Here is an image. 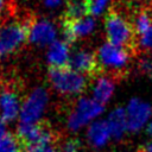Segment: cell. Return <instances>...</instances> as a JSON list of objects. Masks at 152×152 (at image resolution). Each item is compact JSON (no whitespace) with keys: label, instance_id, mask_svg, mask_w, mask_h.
I'll list each match as a JSON object with an SVG mask.
<instances>
[{"label":"cell","instance_id":"603a6c76","mask_svg":"<svg viewBox=\"0 0 152 152\" xmlns=\"http://www.w3.org/2000/svg\"><path fill=\"white\" fill-rule=\"evenodd\" d=\"M139 44L144 49H152V27L140 37Z\"/></svg>","mask_w":152,"mask_h":152},{"label":"cell","instance_id":"9a60e30c","mask_svg":"<svg viewBox=\"0 0 152 152\" xmlns=\"http://www.w3.org/2000/svg\"><path fill=\"white\" fill-rule=\"evenodd\" d=\"M112 138L113 139H121L125 133L128 131V125H127V115H126V109L119 107L112 110L106 120Z\"/></svg>","mask_w":152,"mask_h":152},{"label":"cell","instance_id":"ba28073f","mask_svg":"<svg viewBox=\"0 0 152 152\" xmlns=\"http://www.w3.org/2000/svg\"><path fill=\"white\" fill-rule=\"evenodd\" d=\"M126 115L128 131L139 132L150 124L148 121L152 116V107L150 103L140 99H132L126 108Z\"/></svg>","mask_w":152,"mask_h":152},{"label":"cell","instance_id":"7402d4cb","mask_svg":"<svg viewBox=\"0 0 152 152\" xmlns=\"http://www.w3.org/2000/svg\"><path fill=\"white\" fill-rule=\"evenodd\" d=\"M58 152H80V142L75 139H68L61 145Z\"/></svg>","mask_w":152,"mask_h":152},{"label":"cell","instance_id":"e0dca14e","mask_svg":"<svg viewBox=\"0 0 152 152\" xmlns=\"http://www.w3.org/2000/svg\"><path fill=\"white\" fill-rule=\"evenodd\" d=\"M133 26L137 34L142 36L144 33H146L152 27V10L151 8L140 10L139 13L135 15Z\"/></svg>","mask_w":152,"mask_h":152},{"label":"cell","instance_id":"7a4b0ae2","mask_svg":"<svg viewBox=\"0 0 152 152\" xmlns=\"http://www.w3.org/2000/svg\"><path fill=\"white\" fill-rule=\"evenodd\" d=\"M34 18L26 17L23 20H6L0 26V58L13 53L28 38L30 25Z\"/></svg>","mask_w":152,"mask_h":152},{"label":"cell","instance_id":"484cf974","mask_svg":"<svg viewBox=\"0 0 152 152\" xmlns=\"http://www.w3.org/2000/svg\"><path fill=\"white\" fill-rule=\"evenodd\" d=\"M44 2H45V5H46L48 7L55 8V7H57V6H59V5L62 4V0H45Z\"/></svg>","mask_w":152,"mask_h":152},{"label":"cell","instance_id":"5b68a950","mask_svg":"<svg viewBox=\"0 0 152 152\" xmlns=\"http://www.w3.org/2000/svg\"><path fill=\"white\" fill-rule=\"evenodd\" d=\"M17 137L28 152L31 150L49 146L55 140V133L44 124H19Z\"/></svg>","mask_w":152,"mask_h":152},{"label":"cell","instance_id":"2e32d148","mask_svg":"<svg viewBox=\"0 0 152 152\" xmlns=\"http://www.w3.org/2000/svg\"><path fill=\"white\" fill-rule=\"evenodd\" d=\"M114 81L110 76L100 75L93 87V99L101 104L107 103L114 93Z\"/></svg>","mask_w":152,"mask_h":152},{"label":"cell","instance_id":"ac0fdd59","mask_svg":"<svg viewBox=\"0 0 152 152\" xmlns=\"http://www.w3.org/2000/svg\"><path fill=\"white\" fill-rule=\"evenodd\" d=\"M87 14V10L83 0H66V8L63 14V19H81Z\"/></svg>","mask_w":152,"mask_h":152},{"label":"cell","instance_id":"cb8c5ba5","mask_svg":"<svg viewBox=\"0 0 152 152\" xmlns=\"http://www.w3.org/2000/svg\"><path fill=\"white\" fill-rule=\"evenodd\" d=\"M28 152H57V151L51 145H49V146H43V147H38V148L31 150Z\"/></svg>","mask_w":152,"mask_h":152},{"label":"cell","instance_id":"7c38bea8","mask_svg":"<svg viewBox=\"0 0 152 152\" xmlns=\"http://www.w3.org/2000/svg\"><path fill=\"white\" fill-rule=\"evenodd\" d=\"M86 138L90 147L94 150H101L108 145L112 139V134L104 120H96L88 126Z\"/></svg>","mask_w":152,"mask_h":152},{"label":"cell","instance_id":"9c48e42d","mask_svg":"<svg viewBox=\"0 0 152 152\" xmlns=\"http://www.w3.org/2000/svg\"><path fill=\"white\" fill-rule=\"evenodd\" d=\"M68 66L80 74H87L88 76H100L102 74L95 53L84 49H78L70 55Z\"/></svg>","mask_w":152,"mask_h":152},{"label":"cell","instance_id":"4fadbf2b","mask_svg":"<svg viewBox=\"0 0 152 152\" xmlns=\"http://www.w3.org/2000/svg\"><path fill=\"white\" fill-rule=\"evenodd\" d=\"M21 103L18 93L12 89H6L0 95V118L5 121H13L20 115Z\"/></svg>","mask_w":152,"mask_h":152},{"label":"cell","instance_id":"5bb4252c","mask_svg":"<svg viewBox=\"0 0 152 152\" xmlns=\"http://www.w3.org/2000/svg\"><path fill=\"white\" fill-rule=\"evenodd\" d=\"M46 57H48V62L50 64V68L68 66L69 58H70L68 43L62 42V40H55L49 46Z\"/></svg>","mask_w":152,"mask_h":152},{"label":"cell","instance_id":"f1b7e54d","mask_svg":"<svg viewBox=\"0 0 152 152\" xmlns=\"http://www.w3.org/2000/svg\"><path fill=\"white\" fill-rule=\"evenodd\" d=\"M5 5H6V0H0V15H1V12L4 11Z\"/></svg>","mask_w":152,"mask_h":152},{"label":"cell","instance_id":"30bf717a","mask_svg":"<svg viewBox=\"0 0 152 152\" xmlns=\"http://www.w3.org/2000/svg\"><path fill=\"white\" fill-rule=\"evenodd\" d=\"M56 38V27L48 19H33L30 30H28V39L31 43L45 46L51 45Z\"/></svg>","mask_w":152,"mask_h":152},{"label":"cell","instance_id":"d4e9b609","mask_svg":"<svg viewBox=\"0 0 152 152\" xmlns=\"http://www.w3.org/2000/svg\"><path fill=\"white\" fill-rule=\"evenodd\" d=\"M7 127H6V122L0 118V139L4 138L5 135H7Z\"/></svg>","mask_w":152,"mask_h":152},{"label":"cell","instance_id":"ffe728a7","mask_svg":"<svg viewBox=\"0 0 152 152\" xmlns=\"http://www.w3.org/2000/svg\"><path fill=\"white\" fill-rule=\"evenodd\" d=\"M110 0H83L87 14L89 15H99L101 14L104 8L107 7L108 2Z\"/></svg>","mask_w":152,"mask_h":152},{"label":"cell","instance_id":"277c9868","mask_svg":"<svg viewBox=\"0 0 152 152\" xmlns=\"http://www.w3.org/2000/svg\"><path fill=\"white\" fill-rule=\"evenodd\" d=\"M103 104L99 103L94 99L90 97H81L75 103L74 109L70 112L66 119V127L68 129L76 132L81 128L89 126L103 112Z\"/></svg>","mask_w":152,"mask_h":152},{"label":"cell","instance_id":"83f0119b","mask_svg":"<svg viewBox=\"0 0 152 152\" xmlns=\"http://www.w3.org/2000/svg\"><path fill=\"white\" fill-rule=\"evenodd\" d=\"M146 132H147V134L152 138V122H150V124L146 126Z\"/></svg>","mask_w":152,"mask_h":152},{"label":"cell","instance_id":"4316f807","mask_svg":"<svg viewBox=\"0 0 152 152\" xmlns=\"http://www.w3.org/2000/svg\"><path fill=\"white\" fill-rule=\"evenodd\" d=\"M144 152H152V140H150V141L144 146Z\"/></svg>","mask_w":152,"mask_h":152},{"label":"cell","instance_id":"8fae6325","mask_svg":"<svg viewBox=\"0 0 152 152\" xmlns=\"http://www.w3.org/2000/svg\"><path fill=\"white\" fill-rule=\"evenodd\" d=\"M62 23L66 43H72L81 37L88 36L95 27V21L89 17L72 20L62 19Z\"/></svg>","mask_w":152,"mask_h":152},{"label":"cell","instance_id":"8992f818","mask_svg":"<svg viewBox=\"0 0 152 152\" xmlns=\"http://www.w3.org/2000/svg\"><path fill=\"white\" fill-rule=\"evenodd\" d=\"M49 103V94L43 87L33 89L25 99L20 110L21 124H39Z\"/></svg>","mask_w":152,"mask_h":152},{"label":"cell","instance_id":"6da1fadb","mask_svg":"<svg viewBox=\"0 0 152 152\" xmlns=\"http://www.w3.org/2000/svg\"><path fill=\"white\" fill-rule=\"evenodd\" d=\"M104 30L110 44L133 53L138 48L137 32L133 23L128 21L116 11H109L104 19Z\"/></svg>","mask_w":152,"mask_h":152},{"label":"cell","instance_id":"3957f363","mask_svg":"<svg viewBox=\"0 0 152 152\" xmlns=\"http://www.w3.org/2000/svg\"><path fill=\"white\" fill-rule=\"evenodd\" d=\"M49 78L52 87L62 95H77L87 87L86 77L69 66L50 68Z\"/></svg>","mask_w":152,"mask_h":152},{"label":"cell","instance_id":"52a82bcc","mask_svg":"<svg viewBox=\"0 0 152 152\" xmlns=\"http://www.w3.org/2000/svg\"><path fill=\"white\" fill-rule=\"evenodd\" d=\"M131 55L132 53L122 48L106 43L97 51V61L100 63L101 70L104 68L115 72H120L127 66Z\"/></svg>","mask_w":152,"mask_h":152},{"label":"cell","instance_id":"44dd1931","mask_svg":"<svg viewBox=\"0 0 152 152\" xmlns=\"http://www.w3.org/2000/svg\"><path fill=\"white\" fill-rule=\"evenodd\" d=\"M138 68L144 75L152 78V55L141 56L138 62Z\"/></svg>","mask_w":152,"mask_h":152},{"label":"cell","instance_id":"d6986e66","mask_svg":"<svg viewBox=\"0 0 152 152\" xmlns=\"http://www.w3.org/2000/svg\"><path fill=\"white\" fill-rule=\"evenodd\" d=\"M24 145L17 135L7 134L0 139V152H23Z\"/></svg>","mask_w":152,"mask_h":152}]
</instances>
